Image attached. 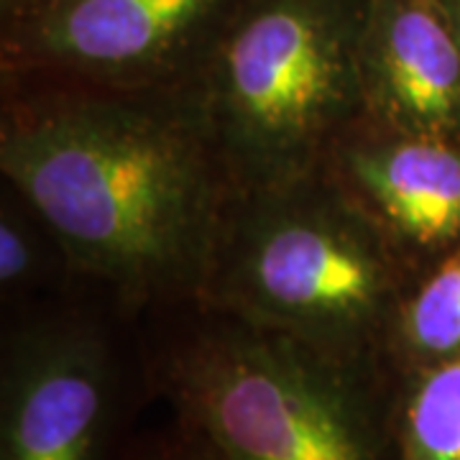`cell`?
Wrapping results in <instances>:
<instances>
[{
    "label": "cell",
    "instance_id": "1",
    "mask_svg": "<svg viewBox=\"0 0 460 460\" xmlns=\"http://www.w3.org/2000/svg\"><path fill=\"white\" fill-rule=\"evenodd\" d=\"M0 166L87 274L133 292L208 279L228 172L192 100L128 90L36 100L3 126Z\"/></svg>",
    "mask_w": 460,
    "mask_h": 460
},
{
    "label": "cell",
    "instance_id": "2",
    "mask_svg": "<svg viewBox=\"0 0 460 460\" xmlns=\"http://www.w3.org/2000/svg\"><path fill=\"white\" fill-rule=\"evenodd\" d=\"M371 0H243L190 83L192 105L243 192L314 177L366 115Z\"/></svg>",
    "mask_w": 460,
    "mask_h": 460
},
{
    "label": "cell",
    "instance_id": "3",
    "mask_svg": "<svg viewBox=\"0 0 460 460\" xmlns=\"http://www.w3.org/2000/svg\"><path fill=\"white\" fill-rule=\"evenodd\" d=\"M181 428L226 460H396L394 374L230 317L169 350Z\"/></svg>",
    "mask_w": 460,
    "mask_h": 460
},
{
    "label": "cell",
    "instance_id": "4",
    "mask_svg": "<svg viewBox=\"0 0 460 460\" xmlns=\"http://www.w3.org/2000/svg\"><path fill=\"white\" fill-rule=\"evenodd\" d=\"M202 287L230 317L392 371L402 302L378 223L317 174L243 192Z\"/></svg>",
    "mask_w": 460,
    "mask_h": 460
},
{
    "label": "cell",
    "instance_id": "5",
    "mask_svg": "<svg viewBox=\"0 0 460 460\" xmlns=\"http://www.w3.org/2000/svg\"><path fill=\"white\" fill-rule=\"evenodd\" d=\"M243 0H36L3 31L11 62L105 90L190 83Z\"/></svg>",
    "mask_w": 460,
    "mask_h": 460
},
{
    "label": "cell",
    "instance_id": "6",
    "mask_svg": "<svg viewBox=\"0 0 460 460\" xmlns=\"http://www.w3.org/2000/svg\"><path fill=\"white\" fill-rule=\"evenodd\" d=\"M118 399V363L98 328L16 330L3 350L0 460H111Z\"/></svg>",
    "mask_w": 460,
    "mask_h": 460
},
{
    "label": "cell",
    "instance_id": "7",
    "mask_svg": "<svg viewBox=\"0 0 460 460\" xmlns=\"http://www.w3.org/2000/svg\"><path fill=\"white\" fill-rule=\"evenodd\" d=\"M363 98L384 131L460 141V44L435 0H371Z\"/></svg>",
    "mask_w": 460,
    "mask_h": 460
},
{
    "label": "cell",
    "instance_id": "8",
    "mask_svg": "<svg viewBox=\"0 0 460 460\" xmlns=\"http://www.w3.org/2000/svg\"><path fill=\"white\" fill-rule=\"evenodd\" d=\"M345 184L376 223L432 263L460 246V141L381 131L335 148Z\"/></svg>",
    "mask_w": 460,
    "mask_h": 460
},
{
    "label": "cell",
    "instance_id": "9",
    "mask_svg": "<svg viewBox=\"0 0 460 460\" xmlns=\"http://www.w3.org/2000/svg\"><path fill=\"white\" fill-rule=\"evenodd\" d=\"M396 460H460V356L396 374Z\"/></svg>",
    "mask_w": 460,
    "mask_h": 460
},
{
    "label": "cell",
    "instance_id": "10",
    "mask_svg": "<svg viewBox=\"0 0 460 460\" xmlns=\"http://www.w3.org/2000/svg\"><path fill=\"white\" fill-rule=\"evenodd\" d=\"M460 356V246L432 263L410 296H402L386 363L392 374Z\"/></svg>",
    "mask_w": 460,
    "mask_h": 460
},
{
    "label": "cell",
    "instance_id": "11",
    "mask_svg": "<svg viewBox=\"0 0 460 460\" xmlns=\"http://www.w3.org/2000/svg\"><path fill=\"white\" fill-rule=\"evenodd\" d=\"M36 261V246L29 235V226L23 217L13 213L8 205L0 220V281L3 289H13L21 281L31 277Z\"/></svg>",
    "mask_w": 460,
    "mask_h": 460
},
{
    "label": "cell",
    "instance_id": "12",
    "mask_svg": "<svg viewBox=\"0 0 460 460\" xmlns=\"http://www.w3.org/2000/svg\"><path fill=\"white\" fill-rule=\"evenodd\" d=\"M138 460H226L217 450H213L205 440H199L195 432L184 429L181 443L164 445L156 450H148Z\"/></svg>",
    "mask_w": 460,
    "mask_h": 460
},
{
    "label": "cell",
    "instance_id": "13",
    "mask_svg": "<svg viewBox=\"0 0 460 460\" xmlns=\"http://www.w3.org/2000/svg\"><path fill=\"white\" fill-rule=\"evenodd\" d=\"M36 0H0V13H3V31L16 26L21 18L33 8Z\"/></svg>",
    "mask_w": 460,
    "mask_h": 460
},
{
    "label": "cell",
    "instance_id": "14",
    "mask_svg": "<svg viewBox=\"0 0 460 460\" xmlns=\"http://www.w3.org/2000/svg\"><path fill=\"white\" fill-rule=\"evenodd\" d=\"M435 3L443 11V16L447 18V23H450V29H453L460 44V0H435Z\"/></svg>",
    "mask_w": 460,
    "mask_h": 460
}]
</instances>
